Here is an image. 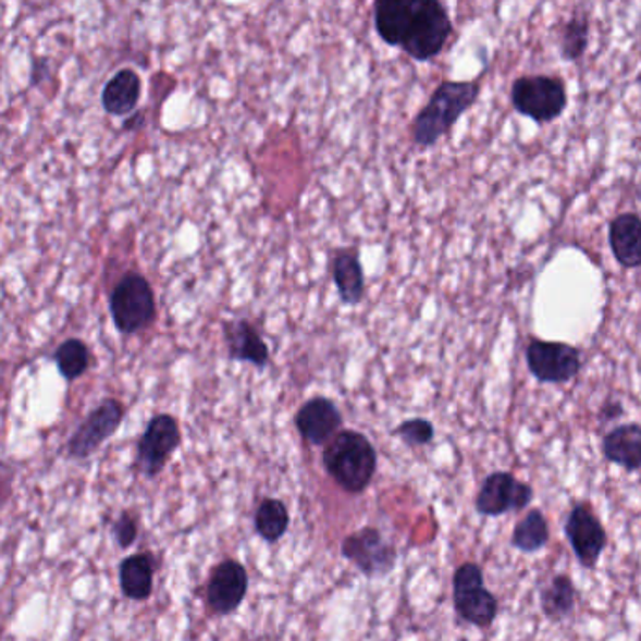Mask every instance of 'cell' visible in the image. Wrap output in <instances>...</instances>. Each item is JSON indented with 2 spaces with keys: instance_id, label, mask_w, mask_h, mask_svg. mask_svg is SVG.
Masks as SVG:
<instances>
[{
  "instance_id": "obj_1",
  "label": "cell",
  "mask_w": 641,
  "mask_h": 641,
  "mask_svg": "<svg viewBox=\"0 0 641 641\" xmlns=\"http://www.w3.org/2000/svg\"><path fill=\"white\" fill-rule=\"evenodd\" d=\"M374 27L387 46L416 61L439 56L454 30L446 8L436 0H380L374 4Z\"/></svg>"
},
{
  "instance_id": "obj_2",
  "label": "cell",
  "mask_w": 641,
  "mask_h": 641,
  "mask_svg": "<svg viewBox=\"0 0 641 641\" xmlns=\"http://www.w3.org/2000/svg\"><path fill=\"white\" fill-rule=\"evenodd\" d=\"M322 461L341 490L358 495L367 490L377 472V449L366 434L341 431L325 446Z\"/></svg>"
},
{
  "instance_id": "obj_3",
  "label": "cell",
  "mask_w": 641,
  "mask_h": 641,
  "mask_svg": "<svg viewBox=\"0 0 641 641\" xmlns=\"http://www.w3.org/2000/svg\"><path fill=\"white\" fill-rule=\"evenodd\" d=\"M478 95H480L478 82L441 83L428 106L414 119V141L420 147H431L436 144L476 102Z\"/></svg>"
},
{
  "instance_id": "obj_4",
  "label": "cell",
  "mask_w": 641,
  "mask_h": 641,
  "mask_svg": "<svg viewBox=\"0 0 641 641\" xmlns=\"http://www.w3.org/2000/svg\"><path fill=\"white\" fill-rule=\"evenodd\" d=\"M113 324L124 335L149 328L157 317V301L151 284L139 273H126L110 296Z\"/></svg>"
},
{
  "instance_id": "obj_5",
  "label": "cell",
  "mask_w": 641,
  "mask_h": 641,
  "mask_svg": "<svg viewBox=\"0 0 641 641\" xmlns=\"http://www.w3.org/2000/svg\"><path fill=\"white\" fill-rule=\"evenodd\" d=\"M511 102L521 115L537 123H547L565 111V85L557 77L525 76L514 82Z\"/></svg>"
},
{
  "instance_id": "obj_6",
  "label": "cell",
  "mask_w": 641,
  "mask_h": 641,
  "mask_svg": "<svg viewBox=\"0 0 641 641\" xmlns=\"http://www.w3.org/2000/svg\"><path fill=\"white\" fill-rule=\"evenodd\" d=\"M454 606L463 620L478 628H488L496 617V599L483 583L482 568L465 563L454 574Z\"/></svg>"
},
{
  "instance_id": "obj_7",
  "label": "cell",
  "mask_w": 641,
  "mask_h": 641,
  "mask_svg": "<svg viewBox=\"0 0 641 641\" xmlns=\"http://www.w3.org/2000/svg\"><path fill=\"white\" fill-rule=\"evenodd\" d=\"M180 444L181 429L177 420L170 414L155 416L139 439L136 469L145 478H157L173 452L180 448Z\"/></svg>"
},
{
  "instance_id": "obj_8",
  "label": "cell",
  "mask_w": 641,
  "mask_h": 641,
  "mask_svg": "<svg viewBox=\"0 0 641 641\" xmlns=\"http://www.w3.org/2000/svg\"><path fill=\"white\" fill-rule=\"evenodd\" d=\"M529 483L517 480L510 472H493L482 483V490L476 496L474 506L478 514L488 517L503 516L508 511H519L532 503Z\"/></svg>"
},
{
  "instance_id": "obj_9",
  "label": "cell",
  "mask_w": 641,
  "mask_h": 641,
  "mask_svg": "<svg viewBox=\"0 0 641 641\" xmlns=\"http://www.w3.org/2000/svg\"><path fill=\"white\" fill-rule=\"evenodd\" d=\"M124 420V405L118 399H106L83 420L76 433L70 436V457L85 459L95 454L103 442L111 439Z\"/></svg>"
},
{
  "instance_id": "obj_10",
  "label": "cell",
  "mask_w": 641,
  "mask_h": 641,
  "mask_svg": "<svg viewBox=\"0 0 641 641\" xmlns=\"http://www.w3.org/2000/svg\"><path fill=\"white\" fill-rule=\"evenodd\" d=\"M343 557L358 566L367 578H379L392 572L397 552L379 529L366 527L343 540Z\"/></svg>"
},
{
  "instance_id": "obj_11",
  "label": "cell",
  "mask_w": 641,
  "mask_h": 641,
  "mask_svg": "<svg viewBox=\"0 0 641 641\" xmlns=\"http://www.w3.org/2000/svg\"><path fill=\"white\" fill-rule=\"evenodd\" d=\"M527 366L540 382L563 384L578 377L581 358L578 348L566 343L532 341L527 348Z\"/></svg>"
},
{
  "instance_id": "obj_12",
  "label": "cell",
  "mask_w": 641,
  "mask_h": 641,
  "mask_svg": "<svg viewBox=\"0 0 641 641\" xmlns=\"http://www.w3.org/2000/svg\"><path fill=\"white\" fill-rule=\"evenodd\" d=\"M565 532L581 566L587 570L596 568L607 544L606 531L599 517L585 504H578L566 519Z\"/></svg>"
},
{
  "instance_id": "obj_13",
  "label": "cell",
  "mask_w": 641,
  "mask_h": 641,
  "mask_svg": "<svg viewBox=\"0 0 641 641\" xmlns=\"http://www.w3.org/2000/svg\"><path fill=\"white\" fill-rule=\"evenodd\" d=\"M248 574L247 568L234 558L222 560L214 566L213 572L207 581V606L217 615L234 614L242 606L247 596Z\"/></svg>"
},
{
  "instance_id": "obj_14",
  "label": "cell",
  "mask_w": 641,
  "mask_h": 641,
  "mask_svg": "<svg viewBox=\"0 0 641 641\" xmlns=\"http://www.w3.org/2000/svg\"><path fill=\"white\" fill-rule=\"evenodd\" d=\"M343 426V416L337 405L328 397H312L296 414V428L304 441L312 446H322L337 436Z\"/></svg>"
},
{
  "instance_id": "obj_15",
  "label": "cell",
  "mask_w": 641,
  "mask_h": 641,
  "mask_svg": "<svg viewBox=\"0 0 641 641\" xmlns=\"http://www.w3.org/2000/svg\"><path fill=\"white\" fill-rule=\"evenodd\" d=\"M224 337H226L230 358L237 361H247L252 366L263 367L269 363V348L262 335L258 333L255 325L247 320H232L224 325Z\"/></svg>"
},
{
  "instance_id": "obj_16",
  "label": "cell",
  "mask_w": 641,
  "mask_h": 641,
  "mask_svg": "<svg viewBox=\"0 0 641 641\" xmlns=\"http://www.w3.org/2000/svg\"><path fill=\"white\" fill-rule=\"evenodd\" d=\"M609 247L622 268L641 266V219L638 214H619L609 224Z\"/></svg>"
},
{
  "instance_id": "obj_17",
  "label": "cell",
  "mask_w": 641,
  "mask_h": 641,
  "mask_svg": "<svg viewBox=\"0 0 641 641\" xmlns=\"http://www.w3.org/2000/svg\"><path fill=\"white\" fill-rule=\"evenodd\" d=\"M604 457L607 461L619 465L625 470L641 469V426L627 423L612 429L604 436Z\"/></svg>"
},
{
  "instance_id": "obj_18",
  "label": "cell",
  "mask_w": 641,
  "mask_h": 641,
  "mask_svg": "<svg viewBox=\"0 0 641 641\" xmlns=\"http://www.w3.org/2000/svg\"><path fill=\"white\" fill-rule=\"evenodd\" d=\"M139 97H141V79L131 69L119 70L110 82L103 85L102 108L110 115L121 118L136 110Z\"/></svg>"
},
{
  "instance_id": "obj_19",
  "label": "cell",
  "mask_w": 641,
  "mask_h": 641,
  "mask_svg": "<svg viewBox=\"0 0 641 641\" xmlns=\"http://www.w3.org/2000/svg\"><path fill=\"white\" fill-rule=\"evenodd\" d=\"M157 560L149 553H136L124 558L119 566V581L126 599L147 600L155 587Z\"/></svg>"
},
{
  "instance_id": "obj_20",
  "label": "cell",
  "mask_w": 641,
  "mask_h": 641,
  "mask_svg": "<svg viewBox=\"0 0 641 641\" xmlns=\"http://www.w3.org/2000/svg\"><path fill=\"white\" fill-rule=\"evenodd\" d=\"M333 283L337 286L341 301L345 305H358L366 294V275L358 256L350 250H337L331 262Z\"/></svg>"
},
{
  "instance_id": "obj_21",
  "label": "cell",
  "mask_w": 641,
  "mask_h": 641,
  "mask_svg": "<svg viewBox=\"0 0 641 641\" xmlns=\"http://www.w3.org/2000/svg\"><path fill=\"white\" fill-rule=\"evenodd\" d=\"M540 604L545 617L553 620L565 619L572 614L576 607V587L572 579L565 574L555 576L540 594Z\"/></svg>"
},
{
  "instance_id": "obj_22",
  "label": "cell",
  "mask_w": 641,
  "mask_h": 641,
  "mask_svg": "<svg viewBox=\"0 0 641 641\" xmlns=\"http://www.w3.org/2000/svg\"><path fill=\"white\" fill-rule=\"evenodd\" d=\"M550 542V527L544 514L531 510L514 527L511 545L523 553L540 552Z\"/></svg>"
},
{
  "instance_id": "obj_23",
  "label": "cell",
  "mask_w": 641,
  "mask_h": 641,
  "mask_svg": "<svg viewBox=\"0 0 641 641\" xmlns=\"http://www.w3.org/2000/svg\"><path fill=\"white\" fill-rule=\"evenodd\" d=\"M286 504L279 498H263L255 514V527L266 542H279L288 531Z\"/></svg>"
},
{
  "instance_id": "obj_24",
  "label": "cell",
  "mask_w": 641,
  "mask_h": 641,
  "mask_svg": "<svg viewBox=\"0 0 641 641\" xmlns=\"http://www.w3.org/2000/svg\"><path fill=\"white\" fill-rule=\"evenodd\" d=\"M57 369L66 380H76L89 369L90 352L82 338H66L53 354Z\"/></svg>"
},
{
  "instance_id": "obj_25",
  "label": "cell",
  "mask_w": 641,
  "mask_h": 641,
  "mask_svg": "<svg viewBox=\"0 0 641 641\" xmlns=\"http://www.w3.org/2000/svg\"><path fill=\"white\" fill-rule=\"evenodd\" d=\"M589 41V21L585 15H576L566 23L560 35V51L566 61H578L583 57Z\"/></svg>"
},
{
  "instance_id": "obj_26",
  "label": "cell",
  "mask_w": 641,
  "mask_h": 641,
  "mask_svg": "<svg viewBox=\"0 0 641 641\" xmlns=\"http://www.w3.org/2000/svg\"><path fill=\"white\" fill-rule=\"evenodd\" d=\"M395 434L408 446H423L433 441L434 428L429 420L414 418V420L403 421L399 428L395 429Z\"/></svg>"
},
{
  "instance_id": "obj_27",
  "label": "cell",
  "mask_w": 641,
  "mask_h": 641,
  "mask_svg": "<svg viewBox=\"0 0 641 641\" xmlns=\"http://www.w3.org/2000/svg\"><path fill=\"white\" fill-rule=\"evenodd\" d=\"M111 534L121 550L131 547L138 538V521L128 511H123L111 527Z\"/></svg>"
}]
</instances>
